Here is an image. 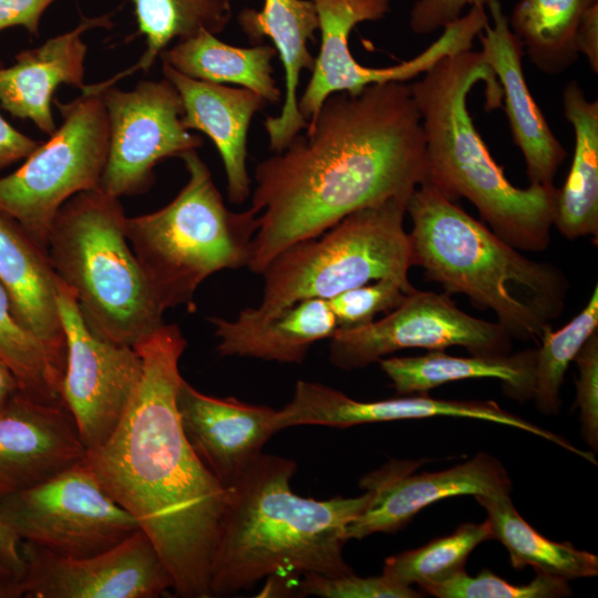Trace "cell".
<instances>
[{"mask_svg":"<svg viewBox=\"0 0 598 598\" xmlns=\"http://www.w3.org/2000/svg\"><path fill=\"white\" fill-rule=\"evenodd\" d=\"M238 23L254 45L269 38L285 69V96L281 112L267 116L264 126L269 147L275 153L282 151L307 121L298 109V87L303 70L311 71L315 56L308 50L319 30V18L312 0H264L261 10L243 9Z\"/></svg>","mask_w":598,"mask_h":598,"instance_id":"obj_24","label":"cell"},{"mask_svg":"<svg viewBox=\"0 0 598 598\" xmlns=\"http://www.w3.org/2000/svg\"><path fill=\"white\" fill-rule=\"evenodd\" d=\"M1 65V64H0Z\"/></svg>","mask_w":598,"mask_h":598,"instance_id":"obj_46","label":"cell"},{"mask_svg":"<svg viewBox=\"0 0 598 598\" xmlns=\"http://www.w3.org/2000/svg\"><path fill=\"white\" fill-rule=\"evenodd\" d=\"M0 283L16 318L41 342L63 375L66 341L58 307V277L47 249L1 213Z\"/></svg>","mask_w":598,"mask_h":598,"instance_id":"obj_23","label":"cell"},{"mask_svg":"<svg viewBox=\"0 0 598 598\" xmlns=\"http://www.w3.org/2000/svg\"><path fill=\"white\" fill-rule=\"evenodd\" d=\"M0 519L20 542L69 558L106 551L140 528L84 460L43 483L0 498Z\"/></svg>","mask_w":598,"mask_h":598,"instance_id":"obj_10","label":"cell"},{"mask_svg":"<svg viewBox=\"0 0 598 598\" xmlns=\"http://www.w3.org/2000/svg\"><path fill=\"white\" fill-rule=\"evenodd\" d=\"M176 406L192 448L226 488L262 454L277 433L276 410L204 394L182 379Z\"/></svg>","mask_w":598,"mask_h":598,"instance_id":"obj_19","label":"cell"},{"mask_svg":"<svg viewBox=\"0 0 598 598\" xmlns=\"http://www.w3.org/2000/svg\"><path fill=\"white\" fill-rule=\"evenodd\" d=\"M19 543L17 535L0 519V564L12 575L17 584L24 568Z\"/></svg>","mask_w":598,"mask_h":598,"instance_id":"obj_43","label":"cell"},{"mask_svg":"<svg viewBox=\"0 0 598 598\" xmlns=\"http://www.w3.org/2000/svg\"><path fill=\"white\" fill-rule=\"evenodd\" d=\"M58 307L66 341L61 394L87 451L120 423L142 375L133 347L113 342L86 322L74 293L58 278Z\"/></svg>","mask_w":598,"mask_h":598,"instance_id":"obj_14","label":"cell"},{"mask_svg":"<svg viewBox=\"0 0 598 598\" xmlns=\"http://www.w3.org/2000/svg\"><path fill=\"white\" fill-rule=\"evenodd\" d=\"M17 581L0 564V598H16Z\"/></svg>","mask_w":598,"mask_h":598,"instance_id":"obj_45","label":"cell"},{"mask_svg":"<svg viewBox=\"0 0 598 598\" xmlns=\"http://www.w3.org/2000/svg\"><path fill=\"white\" fill-rule=\"evenodd\" d=\"M421 463L393 461L360 481L362 488L372 492V499L348 525L347 540L398 532L422 508L440 499L488 495L512 486L504 466L484 452L447 470L412 475Z\"/></svg>","mask_w":598,"mask_h":598,"instance_id":"obj_17","label":"cell"},{"mask_svg":"<svg viewBox=\"0 0 598 598\" xmlns=\"http://www.w3.org/2000/svg\"><path fill=\"white\" fill-rule=\"evenodd\" d=\"M424 592L439 598H558L571 595L568 580L536 573L528 584H511L488 569L476 576L462 570L453 577L423 588Z\"/></svg>","mask_w":598,"mask_h":598,"instance_id":"obj_35","label":"cell"},{"mask_svg":"<svg viewBox=\"0 0 598 598\" xmlns=\"http://www.w3.org/2000/svg\"><path fill=\"white\" fill-rule=\"evenodd\" d=\"M488 0H417L410 13V25L416 34H430L462 17L466 7L484 6Z\"/></svg>","mask_w":598,"mask_h":598,"instance_id":"obj_39","label":"cell"},{"mask_svg":"<svg viewBox=\"0 0 598 598\" xmlns=\"http://www.w3.org/2000/svg\"><path fill=\"white\" fill-rule=\"evenodd\" d=\"M277 51L269 44L235 47L206 30L177 41L162 54V62L192 79L237 84L249 89L267 103L277 104L282 93L272 76L271 61Z\"/></svg>","mask_w":598,"mask_h":598,"instance_id":"obj_28","label":"cell"},{"mask_svg":"<svg viewBox=\"0 0 598 598\" xmlns=\"http://www.w3.org/2000/svg\"><path fill=\"white\" fill-rule=\"evenodd\" d=\"M579 375L576 404L580 411L581 434L594 452L598 450V330L576 354Z\"/></svg>","mask_w":598,"mask_h":598,"instance_id":"obj_38","label":"cell"},{"mask_svg":"<svg viewBox=\"0 0 598 598\" xmlns=\"http://www.w3.org/2000/svg\"><path fill=\"white\" fill-rule=\"evenodd\" d=\"M512 337L497 321L462 311L447 292L414 289L383 318L338 328L330 338V361L343 370L365 368L403 349L444 351L463 347L473 355L508 354Z\"/></svg>","mask_w":598,"mask_h":598,"instance_id":"obj_12","label":"cell"},{"mask_svg":"<svg viewBox=\"0 0 598 598\" xmlns=\"http://www.w3.org/2000/svg\"><path fill=\"white\" fill-rule=\"evenodd\" d=\"M319 18L320 51L311 78L298 97L307 125L327 97L337 92L358 94L368 85L389 81L406 82L429 71L447 55L472 50L474 39L488 22L485 8L474 6L424 51L400 64L368 68L355 61L348 45L352 29L363 21H377L390 11V0H312Z\"/></svg>","mask_w":598,"mask_h":598,"instance_id":"obj_11","label":"cell"},{"mask_svg":"<svg viewBox=\"0 0 598 598\" xmlns=\"http://www.w3.org/2000/svg\"><path fill=\"white\" fill-rule=\"evenodd\" d=\"M564 113L573 125L575 146L565 184L557 190L554 226L567 239L598 236V102L578 82L563 92Z\"/></svg>","mask_w":598,"mask_h":598,"instance_id":"obj_27","label":"cell"},{"mask_svg":"<svg viewBox=\"0 0 598 598\" xmlns=\"http://www.w3.org/2000/svg\"><path fill=\"white\" fill-rule=\"evenodd\" d=\"M0 359L16 374L29 396L48 404L63 403L62 373L41 342L16 318L10 298L0 283Z\"/></svg>","mask_w":598,"mask_h":598,"instance_id":"obj_34","label":"cell"},{"mask_svg":"<svg viewBox=\"0 0 598 598\" xmlns=\"http://www.w3.org/2000/svg\"><path fill=\"white\" fill-rule=\"evenodd\" d=\"M21 385L10 367L0 359V411L21 391Z\"/></svg>","mask_w":598,"mask_h":598,"instance_id":"obj_44","label":"cell"},{"mask_svg":"<svg viewBox=\"0 0 598 598\" xmlns=\"http://www.w3.org/2000/svg\"><path fill=\"white\" fill-rule=\"evenodd\" d=\"M423 74L410 85L425 136L423 183L452 202L468 199L488 228L514 248L547 249L558 188L514 186L470 114L467 97L480 81L485 84V109L502 105V87L481 51L444 56Z\"/></svg>","mask_w":598,"mask_h":598,"instance_id":"obj_3","label":"cell"},{"mask_svg":"<svg viewBox=\"0 0 598 598\" xmlns=\"http://www.w3.org/2000/svg\"><path fill=\"white\" fill-rule=\"evenodd\" d=\"M489 539H493V529L488 519L480 524L465 523L447 536L386 558L383 574L403 585L416 584L423 589L464 570L474 548Z\"/></svg>","mask_w":598,"mask_h":598,"instance_id":"obj_32","label":"cell"},{"mask_svg":"<svg viewBox=\"0 0 598 598\" xmlns=\"http://www.w3.org/2000/svg\"><path fill=\"white\" fill-rule=\"evenodd\" d=\"M111 17H82L73 29L20 51L13 64L0 65V106L14 117L30 120L49 136L53 134V94L62 84L84 86L87 45L82 35L95 28H111Z\"/></svg>","mask_w":598,"mask_h":598,"instance_id":"obj_21","label":"cell"},{"mask_svg":"<svg viewBox=\"0 0 598 598\" xmlns=\"http://www.w3.org/2000/svg\"><path fill=\"white\" fill-rule=\"evenodd\" d=\"M162 63L164 78L181 95L184 126L213 141L224 164L228 199L231 204H243L251 185L247 171L249 125L267 101L249 89L192 79Z\"/></svg>","mask_w":598,"mask_h":598,"instance_id":"obj_22","label":"cell"},{"mask_svg":"<svg viewBox=\"0 0 598 598\" xmlns=\"http://www.w3.org/2000/svg\"><path fill=\"white\" fill-rule=\"evenodd\" d=\"M414 289L410 281L382 278L340 292L327 301L338 328H353L374 321L381 312L392 311Z\"/></svg>","mask_w":598,"mask_h":598,"instance_id":"obj_36","label":"cell"},{"mask_svg":"<svg viewBox=\"0 0 598 598\" xmlns=\"http://www.w3.org/2000/svg\"><path fill=\"white\" fill-rule=\"evenodd\" d=\"M188 181L161 209L126 219V236L165 311L195 309L194 295L210 275L247 266L259 214L229 210L196 151L181 156Z\"/></svg>","mask_w":598,"mask_h":598,"instance_id":"obj_7","label":"cell"},{"mask_svg":"<svg viewBox=\"0 0 598 598\" xmlns=\"http://www.w3.org/2000/svg\"><path fill=\"white\" fill-rule=\"evenodd\" d=\"M451 416L493 422L545 439L586 461L585 452L564 437L542 429L504 409L494 401L441 400L419 393L380 401H357L330 386L299 380L291 401L276 411V431L297 425L347 427L364 423Z\"/></svg>","mask_w":598,"mask_h":598,"instance_id":"obj_16","label":"cell"},{"mask_svg":"<svg viewBox=\"0 0 598 598\" xmlns=\"http://www.w3.org/2000/svg\"><path fill=\"white\" fill-rule=\"evenodd\" d=\"M595 3L598 0H519L509 27L538 70L559 74L577 61V29Z\"/></svg>","mask_w":598,"mask_h":598,"instance_id":"obj_31","label":"cell"},{"mask_svg":"<svg viewBox=\"0 0 598 598\" xmlns=\"http://www.w3.org/2000/svg\"><path fill=\"white\" fill-rule=\"evenodd\" d=\"M219 339L220 355L251 357L280 363H301L317 341L330 339L338 323L326 299L309 298L277 315L258 319L246 309L236 320L209 318Z\"/></svg>","mask_w":598,"mask_h":598,"instance_id":"obj_25","label":"cell"},{"mask_svg":"<svg viewBox=\"0 0 598 598\" xmlns=\"http://www.w3.org/2000/svg\"><path fill=\"white\" fill-rule=\"evenodd\" d=\"M493 24L477 35L482 55L502 87L513 140L520 150L529 185H554L566 151L533 97L523 71L524 47L509 27L499 0L487 1Z\"/></svg>","mask_w":598,"mask_h":598,"instance_id":"obj_20","label":"cell"},{"mask_svg":"<svg viewBox=\"0 0 598 598\" xmlns=\"http://www.w3.org/2000/svg\"><path fill=\"white\" fill-rule=\"evenodd\" d=\"M300 592L323 598H417L411 586L403 585L382 573L381 576L360 577L354 573L342 576L303 575Z\"/></svg>","mask_w":598,"mask_h":598,"instance_id":"obj_37","label":"cell"},{"mask_svg":"<svg viewBox=\"0 0 598 598\" xmlns=\"http://www.w3.org/2000/svg\"><path fill=\"white\" fill-rule=\"evenodd\" d=\"M138 35L145 38V51L132 66L82 92L96 93L136 71H148L174 41L188 39L202 30L221 33L233 18L230 0H131Z\"/></svg>","mask_w":598,"mask_h":598,"instance_id":"obj_30","label":"cell"},{"mask_svg":"<svg viewBox=\"0 0 598 598\" xmlns=\"http://www.w3.org/2000/svg\"><path fill=\"white\" fill-rule=\"evenodd\" d=\"M509 491L501 489L475 498L487 513L493 539L499 540L507 549L515 569L532 566L536 573L567 580L598 575L596 555L577 549L569 543L544 537L516 511Z\"/></svg>","mask_w":598,"mask_h":598,"instance_id":"obj_29","label":"cell"},{"mask_svg":"<svg viewBox=\"0 0 598 598\" xmlns=\"http://www.w3.org/2000/svg\"><path fill=\"white\" fill-rule=\"evenodd\" d=\"M536 350L514 354L453 357L429 351L417 357L379 361L399 395L427 393L442 384L467 379H497L504 392L519 402L533 399Z\"/></svg>","mask_w":598,"mask_h":598,"instance_id":"obj_26","label":"cell"},{"mask_svg":"<svg viewBox=\"0 0 598 598\" xmlns=\"http://www.w3.org/2000/svg\"><path fill=\"white\" fill-rule=\"evenodd\" d=\"M19 550L24 568L16 598H156L173 589L168 569L141 528L85 558L62 557L25 540Z\"/></svg>","mask_w":598,"mask_h":598,"instance_id":"obj_15","label":"cell"},{"mask_svg":"<svg viewBox=\"0 0 598 598\" xmlns=\"http://www.w3.org/2000/svg\"><path fill=\"white\" fill-rule=\"evenodd\" d=\"M293 461L261 454L228 487L210 568V595L220 597L279 574L342 576L346 530L369 505L372 492L326 501L292 492Z\"/></svg>","mask_w":598,"mask_h":598,"instance_id":"obj_4","label":"cell"},{"mask_svg":"<svg viewBox=\"0 0 598 598\" xmlns=\"http://www.w3.org/2000/svg\"><path fill=\"white\" fill-rule=\"evenodd\" d=\"M62 122L23 164L0 177V213L47 249L54 218L74 195L100 187L109 153V121L97 93L53 101Z\"/></svg>","mask_w":598,"mask_h":598,"instance_id":"obj_9","label":"cell"},{"mask_svg":"<svg viewBox=\"0 0 598 598\" xmlns=\"http://www.w3.org/2000/svg\"><path fill=\"white\" fill-rule=\"evenodd\" d=\"M186 346L181 329L164 323L133 347L143 363L140 382L114 432L84 461L150 537L175 592L209 598L228 488L203 464L181 425L176 393Z\"/></svg>","mask_w":598,"mask_h":598,"instance_id":"obj_2","label":"cell"},{"mask_svg":"<svg viewBox=\"0 0 598 598\" xmlns=\"http://www.w3.org/2000/svg\"><path fill=\"white\" fill-rule=\"evenodd\" d=\"M576 48L582 53L595 74L598 73V3L584 14L576 33Z\"/></svg>","mask_w":598,"mask_h":598,"instance_id":"obj_42","label":"cell"},{"mask_svg":"<svg viewBox=\"0 0 598 598\" xmlns=\"http://www.w3.org/2000/svg\"><path fill=\"white\" fill-rule=\"evenodd\" d=\"M56 0H0V32L23 28L29 34L38 35L41 19Z\"/></svg>","mask_w":598,"mask_h":598,"instance_id":"obj_40","label":"cell"},{"mask_svg":"<svg viewBox=\"0 0 598 598\" xmlns=\"http://www.w3.org/2000/svg\"><path fill=\"white\" fill-rule=\"evenodd\" d=\"M425 136L406 82L327 97L305 134L255 169L250 208L259 214L248 268L261 275L286 248L318 237L346 216L425 181Z\"/></svg>","mask_w":598,"mask_h":598,"instance_id":"obj_1","label":"cell"},{"mask_svg":"<svg viewBox=\"0 0 598 598\" xmlns=\"http://www.w3.org/2000/svg\"><path fill=\"white\" fill-rule=\"evenodd\" d=\"M598 330V287L582 308L567 324L557 331L547 327L536 350L535 385L533 399L537 409L547 415L560 411V388L565 373L576 354Z\"/></svg>","mask_w":598,"mask_h":598,"instance_id":"obj_33","label":"cell"},{"mask_svg":"<svg viewBox=\"0 0 598 598\" xmlns=\"http://www.w3.org/2000/svg\"><path fill=\"white\" fill-rule=\"evenodd\" d=\"M406 213L412 266L492 311L512 338L539 340L564 312L569 282L561 269L524 256L430 185L414 189Z\"/></svg>","mask_w":598,"mask_h":598,"instance_id":"obj_5","label":"cell"},{"mask_svg":"<svg viewBox=\"0 0 598 598\" xmlns=\"http://www.w3.org/2000/svg\"><path fill=\"white\" fill-rule=\"evenodd\" d=\"M39 144V141L18 131L0 114V173L27 158Z\"/></svg>","mask_w":598,"mask_h":598,"instance_id":"obj_41","label":"cell"},{"mask_svg":"<svg viewBox=\"0 0 598 598\" xmlns=\"http://www.w3.org/2000/svg\"><path fill=\"white\" fill-rule=\"evenodd\" d=\"M406 203L392 198L361 208L318 237L286 248L261 274L260 303L246 311L267 319L298 301L328 300L378 279L410 281L411 245L403 225Z\"/></svg>","mask_w":598,"mask_h":598,"instance_id":"obj_8","label":"cell"},{"mask_svg":"<svg viewBox=\"0 0 598 598\" xmlns=\"http://www.w3.org/2000/svg\"><path fill=\"white\" fill-rule=\"evenodd\" d=\"M86 453L64 403H43L19 391L0 411V498L52 478Z\"/></svg>","mask_w":598,"mask_h":598,"instance_id":"obj_18","label":"cell"},{"mask_svg":"<svg viewBox=\"0 0 598 598\" xmlns=\"http://www.w3.org/2000/svg\"><path fill=\"white\" fill-rule=\"evenodd\" d=\"M126 219L120 198L100 187L81 192L59 209L47 251L91 328L134 347L164 324V310L131 248Z\"/></svg>","mask_w":598,"mask_h":598,"instance_id":"obj_6","label":"cell"},{"mask_svg":"<svg viewBox=\"0 0 598 598\" xmlns=\"http://www.w3.org/2000/svg\"><path fill=\"white\" fill-rule=\"evenodd\" d=\"M96 93L109 121V153L100 188L113 197L145 192L161 161L204 145L200 136L184 126L181 95L166 78L142 81L130 91L112 85Z\"/></svg>","mask_w":598,"mask_h":598,"instance_id":"obj_13","label":"cell"}]
</instances>
